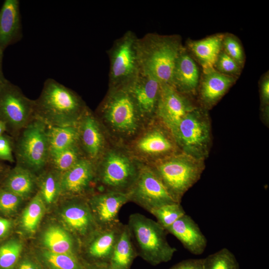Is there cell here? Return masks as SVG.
Instances as JSON below:
<instances>
[{
  "label": "cell",
  "instance_id": "6da1fadb",
  "mask_svg": "<svg viewBox=\"0 0 269 269\" xmlns=\"http://www.w3.org/2000/svg\"><path fill=\"white\" fill-rule=\"evenodd\" d=\"M109 140L125 145L146 124L125 87L109 88L95 113Z\"/></svg>",
  "mask_w": 269,
  "mask_h": 269
},
{
  "label": "cell",
  "instance_id": "7a4b0ae2",
  "mask_svg": "<svg viewBox=\"0 0 269 269\" xmlns=\"http://www.w3.org/2000/svg\"><path fill=\"white\" fill-rule=\"evenodd\" d=\"M87 106L74 91L52 78L34 100V117L52 126H77Z\"/></svg>",
  "mask_w": 269,
  "mask_h": 269
},
{
  "label": "cell",
  "instance_id": "3957f363",
  "mask_svg": "<svg viewBox=\"0 0 269 269\" xmlns=\"http://www.w3.org/2000/svg\"><path fill=\"white\" fill-rule=\"evenodd\" d=\"M142 163L125 145L110 141L95 163L96 184L99 191L128 193Z\"/></svg>",
  "mask_w": 269,
  "mask_h": 269
},
{
  "label": "cell",
  "instance_id": "277c9868",
  "mask_svg": "<svg viewBox=\"0 0 269 269\" xmlns=\"http://www.w3.org/2000/svg\"><path fill=\"white\" fill-rule=\"evenodd\" d=\"M183 48L179 38L175 35L145 34L138 40L141 71L161 84L171 85L175 63Z\"/></svg>",
  "mask_w": 269,
  "mask_h": 269
},
{
  "label": "cell",
  "instance_id": "5b68a950",
  "mask_svg": "<svg viewBox=\"0 0 269 269\" xmlns=\"http://www.w3.org/2000/svg\"><path fill=\"white\" fill-rule=\"evenodd\" d=\"M137 255L152 266L170 261L176 249L166 238V230L157 221L140 213L130 215L127 224Z\"/></svg>",
  "mask_w": 269,
  "mask_h": 269
},
{
  "label": "cell",
  "instance_id": "8992f818",
  "mask_svg": "<svg viewBox=\"0 0 269 269\" xmlns=\"http://www.w3.org/2000/svg\"><path fill=\"white\" fill-rule=\"evenodd\" d=\"M151 166L173 199L180 203L184 194L200 178L204 160L180 152Z\"/></svg>",
  "mask_w": 269,
  "mask_h": 269
},
{
  "label": "cell",
  "instance_id": "52a82bcc",
  "mask_svg": "<svg viewBox=\"0 0 269 269\" xmlns=\"http://www.w3.org/2000/svg\"><path fill=\"white\" fill-rule=\"evenodd\" d=\"M125 146L137 160L147 165L181 152L171 131L156 117Z\"/></svg>",
  "mask_w": 269,
  "mask_h": 269
},
{
  "label": "cell",
  "instance_id": "ba28073f",
  "mask_svg": "<svg viewBox=\"0 0 269 269\" xmlns=\"http://www.w3.org/2000/svg\"><path fill=\"white\" fill-rule=\"evenodd\" d=\"M16 165L36 174L48 165L49 149L46 125L34 117L14 138Z\"/></svg>",
  "mask_w": 269,
  "mask_h": 269
},
{
  "label": "cell",
  "instance_id": "9c48e42d",
  "mask_svg": "<svg viewBox=\"0 0 269 269\" xmlns=\"http://www.w3.org/2000/svg\"><path fill=\"white\" fill-rule=\"evenodd\" d=\"M172 133L181 152L199 159L207 157L211 143V124L202 110L195 107L188 112Z\"/></svg>",
  "mask_w": 269,
  "mask_h": 269
},
{
  "label": "cell",
  "instance_id": "30bf717a",
  "mask_svg": "<svg viewBox=\"0 0 269 269\" xmlns=\"http://www.w3.org/2000/svg\"><path fill=\"white\" fill-rule=\"evenodd\" d=\"M138 40L134 32L127 31L109 50V88L127 87L139 75L141 68Z\"/></svg>",
  "mask_w": 269,
  "mask_h": 269
},
{
  "label": "cell",
  "instance_id": "8fae6325",
  "mask_svg": "<svg viewBox=\"0 0 269 269\" xmlns=\"http://www.w3.org/2000/svg\"><path fill=\"white\" fill-rule=\"evenodd\" d=\"M34 117V100L8 80L0 89V120L6 134L15 138Z\"/></svg>",
  "mask_w": 269,
  "mask_h": 269
},
{
  "label": "cell",
  "instance_id": "7c38bea8",
  "mask_svg": "<svg viewBox=\"0 0 269 269\" xmlns=\"http://www.w3.org/2000/svg\"><path fill=\"white\" fill-rule=\"evenodd\" d=\"M133 202L149 213L164 205L176 202L153 168L142 163L138 175L128 193Z\"/></svg>",
  "mask_w": 269,
  "mask_h": 269
},
{
  "label": "cell",
  "instance_id": "4fadbf2b",
  "mask_svg": "<svg viewBox=\"0 0 269 269\" xmlns=\"http://www.w3.org/2000/svg\"><path fill=\"white\" fill-rule=\"evenodd\" d=\"M78 142L85 157L95 163L110 140L95 113L87 107L77 124Z\"/></svg>",
  "mask_w": 269,
  "mask_h": 269
},
{
  "label": "cell",
  "instance_id": "5bb4252c",
  "mask_svg": "<svg viewBox=\"0 0 269 269\" xmlns=\"http://www.w3.org/2000/svg\"><path fill=\"white\" fill-rule=\"evenodd\" d=\"M95 222L98 228H112L121 222L119 213L121 207L129 202L128 193L99 191L87 198Z\"/></svg>",
  "mask_w": 269,
  "mask_h": 269
},
{
  "label": "cell",
  "instance_id": "9a60e30c",
  "mask_svg": "<svg viewBox=\"0 0 269 269\" xmlns=\"http://www.w3.org/2000/svg\"><path fill=\"white\" fill-rule=\"evenodd\" d=\"M193 107L187 98L172 86L161 84L156 118L172 132Z\"/></svg>",
  "mask_w": 269,
  "mask_h": 269
},
{
  "label": "cell",
  "instance_id": "2e32d148",
  "mask_svg": "<svg viewBox=\"0 0 269 269\" xmlns=\"http://www.w3.org/2000/svg\"><path fill=\"white\" fill-rule=\"evenodd\" d=\"M126 88L133 96L146 123L155 119L161 88L159 81L141 71L136 78Z\"/></svg>",
  "mask_w": 269,
  "mask_h": 269
},
{
  "label": "cell",
  "instance_id": "e0dca14e",
  "mask_svg": "<svg viewBox=\"0 0 269 269\" xmlns=\"http://www.w3.org/2000/svg\"><path fill=\"white\" fill-rule=\"evenodd\" d=\"M61 193L70 197H87L96 184L95 163L84 157L61 175Z\"/></svg>",
  "mask_w": 269,
  "mask_h": 269
},
{
  "label": "cell",
  "instance_id": "ac0fdd59",
  "mask_svg": "<svg viewBox=\"0 0 269 269\" xmlns=\"http://www.w3.org/2000/svg\"><path fill=\"white\" fill-rule=\"evenodd\" d=\"M73 197L74 199L63 210V221L72 233L86 241L98 228L87 197Z\"/></svg>",
  "mask_w": 269,
  "mask_h": 269
},
{
  "label": "cell",
  "instance_id": "d6986e66",
  "mask_svg": "<svg viewBox=\"0 0 269 269\" xmlns=\"http://www.w3.org/2000/svg\"><path fill=\"white\" fill-rule=\"evenodd\" d=\"M124 224L112 228H98L86 241L84 252L97 266L109 265Z\"/></svg>",
  "mask_w": 269,
  "mask_h": 269
},
{
  "label": "cell",
  "instance_id": "ffe728a7",
  "mask_svg": "<svg viewBox=\"0 0 269 269\" xmlns=\"http://www.w3.org/2000/svg\"><path fill=\"white\" fill-rule=\"evenodd\" d=\"M165 230L176 237L184 248L193 255H201L207 247L206 238L198 224L186 214Z\"/></svg>",
  "mask_w": 269,
  "mask_h": 269
},
{
  "label": "cell",
  "instance_id": "44dd1931",
  "mask_svg": "<svg viewBox=\"0 0 269 269\" xmlns=\"http://www.w3.org/2000/svg\"><path fill=\"white\" fill-rule=\"evenodd\" d=\"M23 37L18 0H5L0 9V49L19 41Z\"/></svg>",
  "mask_w": 269,
  "mask_h": 269
},
{
  "label": "cell",
  "instance_id": "7402d4cb",
  "mask_svg": "<svg viewBox=\"0 0 269 269\" xmlns=\"http://www.w3.org/2000/svg\"><path fill=\"white\" fill-rule=\"evenodd\" d=\"M199 77L197 65L183 48L175 63L171 86L182 94H189L197 88Z\"/></svg>",
  "mask_w": 269,
  "mask_h": 269
},
{
  "label": "cell",
  "instance_id": "603a6c76",
  "mask_svg": "<svg viewBox=\"0 0 269 269\" xmlns=\"http://www.w3.org/2000/svg\"><path fill=\"white\" fill-rule=\"evenodd\" d=\"M200 89V99L207 107L215 105L235 82L234 77L213 68L203 70Z\"/></svg>",
  "mask_w": 269,
  "mask_h": 269
},
{
  "label": "cell",
  "instance_id": "cb8c5ba5",
  "mask_svg": "<svg viewBox=\"0 0 269 269\" xmlns=\"http://www.w3.org/2000/svg\"><path fill=\"white\" fill-rule=\"evenodd\" d=\"M37 182L35 174L26 168L16 165L8 172L1 187L24 199L34 192Z\"/></svg>",
  "mask_w": 269,
  "mask_h": 269
},
{
  "label": "cell",
  "instance_id": "d4e9b609",
  "mask_svg": "<svg viewBox=\"0 0 269 269\" xmlns=\"http://www.w3.org/2000/svg\"><path fill=\"white\" fill-rule=\"evenodd\" d=\"M137 256V251L128 226L127 224H124L109 266L111 269H130Z\"/></svg>",
  "mask_w": 269,
  "mask_h": 269
},
{
  "label": "cell",
  "instance_id": "484cf974",
  "mask_svg": "<svg viewBox=\"0 0 269 269\" xmlns=\"http://www.w3.org/2000/svg\"><path fill=\"white\" fill-rule=\"evenodd\" d=\"M224 35L217 34L202 40L189 42L188 46L203 67L213 68L222 50Z\"/></svg>",
  "mask_w": 269,
  "mask_h": 269
},
{
  "label": "cell",
  "instance_id": "4316f807",
  "mask_svg": "<svg viewBox=\"0 0 269 269\" xmlns=\"http://www.w3.org/2000/svg\"><path fill=\"white\" fill-rule=\"evenodd\" d=\"M42 242L46 250L51 252L77 256L75 240L69 232L58 226L48 228L43 234Z\"/></svg>",
  "mask_w": 269,
  "mask_h": 269
},
{
  "label": "cell",
  "instance_id": "83f0119b",
  "mask_svg": "<svg viewBox=\"0 0 269 269\" xmlns=\"http://www.w3.org/2000/svg\"><path fill=\"white\" fill-rule=\"evenodd\" d=\"M49 155L78 142L77 126H52L46 125Z\"/></svg>",
  "mask_w": 269,
  "mask_h": 269
},
{
  "label": "cell",
  "instance_id": "f1b7e54d",
  "mask_svg": "<svg viewBox=\"0 0 269 269\" xmlns=\"http://www.w3.org/2000/svg\"><path fill=\"white\" fill-rule=\"evenodd\" d=\"M86 157L79 142L62 150L50 154L48 165L61 174Z\"/></svg>",
  "mask_w": 269,
  "mask_h": 269
},
{
  "label": "cell",
  "instance_id": "f546056e",
  "mask_svg": "<svg viewBox=\"0 0 269 269\" xmlns=\"http://www.w3.org/2000/svg\"><path fill=\"white\" fill-rule=\"evenodd\" d=\"M41 173L42 174L40 177L39 193L44 203L50 204L53 203L61 193V174L48 166Z\"/></svg>",
  "mask_w": 269,
  "mask_h": 269
},
{
  "label": "cell",
  "instance_id": "4dcf8cb0",
  "mask_svg": "<svg viewBox=\"0 0 269 269\" xmlns=\"http://www.w3.org/2000/svg\"><path fill=\"white\" fill-rule=\"evenodd\" d=\"M44 212V202L39 193L32 198L22 216V225L28 233H33L37 229Z\"/></svg>",
  "mask_w": 269,
  "mask_h": 269
},
{
  "label": "cell",
  "instance_id": "1f68e13d",
  "mask_svg": "<svg viewBox=\"0 0 269 269\" xmlns=\"http://www.w3.org/2000/svg\"><path fill=\"white\" fill-rule=\"evenodd\" d=\"M203 269H240L234 254L224 248L203 259Z\"/></svg>",
  "mask_w": 269,
  "mask_h": 269
},
{
  "label": "cell",
  "instance_id": "d6a6232c",
  "mask_svg": "<svg viewBox=\"0 0 269 269\" xmlns=\"http://www.w3.org/2000/svg\"><path fill=\"white\" fill-rule=\"evenodd\" d=\"M42 257L51 269H85L76 255L55 253L46 250L43 252Z\"/></svg>",
  "mask_w": 269,
  "mask_h": 269
},
{
  "label": "cell",
  "instance_id": "836d02e7",
  "mask_svg": "<svg viewBox=\"0 0 269 269\" xmlns=\"http://www.w3.org/2000/svg\"><path fill=\"white\" fill-rule=\"evenodd\" d=\"M150 213L156 218L157 222L165 229L186 214L180 203H178L164 205L153 209Z\"/></svg>",
  "mask_w": 269,
  "mask_h": 269
},
{
  "label": "cell",
  "instance_id": "e575fe53",
  "mask_svg": "<svg viewBox=\"0 0 269 269\" xmlns=\"http://www.w3.org/2000/svg\"><path fill=\"white\" fill-rule=\"evenodd\" d=\"M22 250L21 243L16 240L9 241L0 247V268L11 269L16 264Z\"/></svg>",
  "mask_w": 269,
  "mask_h": 269
},
{
  "label": "cell",
  "instance_id": "d590c367",
  "mask_svg": "<svg viewBox=\"0 0 269 269\" xmlns=\"http://www.w3.org/2000/svg\"><path fill=\"white\" fill-rule=\"evenodd\" d=\"M214 67L219 72L233 77L234 75L239 74L240 71V65L222 49Z\"/></svg>",
  "mask_w": 269,
  "mask_h": 269
},
{
  "label": "cell",
  "instance_id": "8d00e7d4",
  "mask_svg": "<svg viewBox=\"0 0 269 269\" xmlns=\"http://www.w3.org/2000/svg\"><path fill=\"white\" fill-rule=\"evenodd\" d=\"M222 47L224 51L239 65L244 62V55L242 47L235 37L230 35L224 36Z\"/></svg>",
  "mask_w": 269,
  "mask_h": 269
},
{
  "label": "cell",
  "instance_id": "74e56055",
  "mask_svg": "<svg viewBox=\"0 0 269 269\" xmlns=\"http://www.w3.org/2000/svg\"><path fill=\"white\" fill-rule=\"evenodd\" d=\"M22 198L2 187L0 188V211L9 214L14 212Z\"/></svg>",
  "mask_w": 269,
  "mask_h": 269
},
{
  "label": "cell",
  "instance_id": "f35d334b",
  "mask_svg": "<svg viewBox=\"0 0 269 269\" xmlns=\"http://www.w3.org/2000/svg\"><path fill=\"white\" fill-rule=\"evenodd\" d=\"M14 138L5 133L0 136V161L15 162Z\"/></svg>",
  "mask_w": 269,
  "mask_h": 269
},
{
  "label": "cell",
  "instance_id": "ab89813d",
  "mask_svg": "<svg viewBox=\"0 0 269 269\" xmlns=\"http://www.w3.org/2000/svg\"><path fill=\"white\" fill-rule=\"evenodd\" d=\"M169 269H203V259H190L182 261Z\"/></svg>",
  "mask_w": 269,
  "mask_h": 269
},
{
  "label": "cell",
  "instance_id": "60d3db41",
  "mask_svg": "<svg viewBox=\"0 0 269 269\" xmlns=\"http://www.w3.org/2000/svg\"><path fill=\"white\" fill-rule=\"evenodd\" d=\"M261 93L264 106L267 108L269 101V78L268 75H266L263 80L261 87Z\"/></svg>",
  "mask_w": 269,
  "mask_h": 269
},
{
  "label": "cell",
  "instance_id": "b9f144b4",
  "mask_svg": "<svg viewBox=\"0 0 269 269\" xmlns=\"http://www.w3.org/2000/svg\"><path fill=\"white\" fill-rule=\"evenodd\" d=\"M11 227L10 221L0 217V238L4 237L9 232Z\"/></svg>",
  "mask_w": 269,
  "mask_h": 269
},
{
  "label": "cell",
  "instance_id": "7bdbcfd3",
  "mask_svg": "<svg viewBox=\"0 0 269 269\" xmlns=\"http://www.w3.org/2000/svg\"><path fill=\"white\" fill-rule=\"evenodd\" d=\"M3 51L0 49V89L7 80L2 71V60L3 57Z\"/></svg>",
  "mask_w": 269,
  "mask_h": 269
},
{
  "label": "cell",
  "instance_id": "ee69618b",
  "mask_svg": "<svg viewBox=\"0 0 269 269\" xmlns=\"http://www.w3.org/2000/svg\"><path fill=\"white\" fill-rule=\"evenodd\" d=\"M18 269H38L33 263L29 261H25L22 262Z\"/></svg>",
  "mask_w": 269,
  "mask_h": 269
},
{
  "label": "cell",
  "instance_id": "f6af8a7d",
  "mask_svg": "<svg viewBox=\"0 0 269 269\" xmlns=\"http://www.w3.org/2000/svg\"><path fill=\"white\" fill-rule=\"evenodd\" d=\"M9 170L3 162L0 161V180L2 178L4 179Z\"/></svg>",
  "mask_w": 269,
  "mask_h": 269
},
{
  "label": "cell",
  "instance_id": "bcb514c9",
  "mask_svg": "<svg viewBox=\"0 0 269 269\" xmlns=\"http://www.w3.org/2000/svg\"><path fill=\"white\" fill-rule=\"evenodd\" d=\"M7 129L5 124L0 120V136L6 133Z\"/></svg>",
  "mask_w": 269,
  "mask_h": 269
},
{
  "label": "cell",
  "instance_id": "7dc6e473",
  "mask_svg": "<svg viewBox=\"0 0 269 269\" xmlns=\"http://www.w3.org/2000/svg\"><path fill=\"white\" fill-rule=\"evenodd\" d=\"M95 269H111L109 265L107 266H97V268Z\"/></svg>",
  "mask_w": 269,
  "mask_h": 269
}]
</instances>
